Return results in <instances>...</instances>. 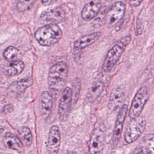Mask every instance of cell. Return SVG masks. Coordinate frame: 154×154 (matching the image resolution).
I'll return each mask as SVG.
<instances>
[{"label":"cell","mask_w":154,"mask_h":154,"mask_svg":"<svg viewBox=\"0 0 154 154\" xmlns=\"http://www.w3.org/2000/svg\"><path fill=\"white\" fill-rule=\"evenodd\" d=\"M69 68L64 62H58L49 69L48 74V85L54 93H58L63 90L68 76Z\"/></svg>","instance_id":"1"},{"label":"cell","mask_w":154,"mask_h":154,"mask_svg":"<svg viewBox=\"0 0 154 154\" xmlns=\"http://www.w3.org/2000/svg\"><path fill=\"white\" fill-rule=\"evenodd\" d=\"M63 32L57 24H47L38 28L34 36L42 46H51L57 43L61 38Z\"/></svg>","instance_id":"2"},{"label":"cell","mask_w":154,"mask_h":154,"mask_svg":"<svg viewBox=\"0 0 154 154\" xmlns=\"http://www.w3.org/2000/svg\"><path fill=\"white\" fill-rule=\"evenodd\" d=\"M131 41V37L125 35L120 38L108 52L102 66L105 72H109L117 63L124 51Z\"/></svg>","instance_id":"3"},{"label":"cell","mask_w":154,"mask_h":154,"mask_svg":"<svg viewBox=\"0 0 154 154\" xmlns=\"http://www.w3.org/2000/svg\"><path fill=\"white\" fill-rule=\"evenodd\" d=\"M105 141V128L97 126L93 131L88 143V154H102Z\"/></svg>","instance_id":"4"},{"label":"cell","mask_w":154,"mask_h":154,"mask_svg":"<svg viewBox=\"0 0 154 154\" xmlns=\"http://www.w3.org/2000/svg\"><path fill=\"white\" fill-rule=\"evenodd\" d=\"M149 97V93L146 87H142L137 91L129 111V116L131 119H134L140 116Z\"/></svg>","instance_id":"5"},{"label":"cell","mask_w":154,"mask_h":154,"mask_svg":"<svg viewBox=\"0 0 154 154\" xmlns=\"http://www.w3.org/2000/svg\"><path fill=\"white\" fill-rule=\"evenodd\" d=\"M146 126V120L142 117H138L132 120L129 123L125 133V140L128 143L131 144L141 136L144 132Z\"/></svg>","instance_id":"6"},{"label":"cell","mask_w":154,"mask_h":154,"mask_svg":"<svg viewBox=\"0 0 154 154\" xmlns=\"http://www.w3.org/2000/svg\"><path fill=\"white\" fill-rule=\"evenodd\" d=\"M73 97L71 88L66 87L62 91L58 107V114L61 121H66L69 117Z\"/></svg>","instance_id":"7"},{"label":"cell","mask_w":154,"mask_h":154,"mask_svg":"<svg viewBox=\"0 0 154 154\" xmlns=\"http://www.w3.org/2000/svg\"><path fill=\"white\" fill-rule=\"evenodd\" d=\"M128 111V107L126 104H124L122 106L118 116L117 117V119L115 123L114 128L112 133V137L111 139V147L112 148H116L121 138L122 130L123 128V125L125 123V120L126 117V115Z\"/></svg>","instance_id":"8"},{"label":"cell","mask_w":154,"mask_h":154,"mask_svg":"<svg viewBox=\"0 0 154 154\" xmlns=\"http://www.w3.org/2000/svg\"><path fill=\"white\" fill-rule=\"evenodd\" d=\"M126 11V5L122 1L114 2L108 9L105 16L106 23L110 26L117 25L123 17Z\"/></svg>","instance_id":"9"},{"label":"cell","mask_w":154,"mask_h":154,"mask_svg":"<svg viewBox=\"0 0 154 154\" xmlns=\"http://www.w3.org/2000/svg\"><path fill=\"white\" fill-rule=\"evenodd\" d=\"M61 144V132L57 125L52 126L49 132L46 149L48 154H58Z\"/></svg>","instance_id":"10"},{"label":"cell","mask_w":154,"mask_h":154,"mask_svg":"<svg viewBox=\"0 0 154 154\" xmlns=\"http://www.w3.org/2000/svg\"><path fill=\"white\" fill-rule=\"evenodd\" d=\"M131 154H154V134L145 135Z\"/></svg>","instance_id":"11"},{"label":"cell","mask_w":154,"mask_h":154,"mask_svg":"<svg viewBox=\"0 0 154 154\" xmlns=\"http://www.w3.org/2000/svg\"><path fill=\"white\" fill-rule=\"evenodd\" d=\"M64 17L65 11L61 7L49 10L41 15L42 20L47 23V24H57L61 22Z\"/></svg>","instance_id":"12"},{"label":"cell","mask_w":154,"mask_h":154,"mask_svg":"<svg viewBox=\"0 0 154 154\" xmlns=\"http://www.w3.org/2000/svg\"><path fill=\"white\" fill-rule=\"evenodd\" d=\"M102 2L100 0H91L83 7L81 17L85 21H90L95 17L100 10Z\"/></svg>","instance_id":"13"},{"label":"cell","mask_w":154,"mask_h":154,"mask_svg":"<svg viewBox=\"0 0 154 154\" xmlns=\"http://www.w3.org/2000/svg\"><path fill=\"white\" fill-rule=\"evenodd\" d=\"M125 93L123 89L117 87L113 88L111 92L109 101L108 108L111 111H116L121 106L125 99Z\"/></svg>","instance_id":"14"},{"label":"cell","mask_w":154,"mask_h":154,"mask_svg":"<svg viewBox=\"0 0 154 154\" xmlns=\"http://www.w3.org/2000/svg\"><path fill=\"white\" fill-rule=\"evenodd\" d=\"M52 97L47 91H43L40 99V111L43 119H47L51 115L52 108Z\"/></svg>","instance_id":"15"},{"label":"cell","mask_w":154,"mask_h":154,"mask_svg":"<svg viewBox=\"0 0 154 154\" xmlns=\"http://www.w3.org/2000/svg\"><path fill=\"white\" fill-rule=\"evenodd\" d=\"M104 83L99 79H96L90 84L87 93L86 99L90 103L94 102L100 96L104 90Z\"/></svg>","instance_id":"16"},{"label":"cell","mask_w":154,"mask_h":154,"mask_svg":"<svg viewBox=\"0 0 154 154\" xmlns=\"http://www.w3.org/2000/svg\"><path fill=\"white\" fill-rule=\"evenodd\" d=\"M101 35V32H97L94 33H91L89 34L85 35L78 38L73 43L74 48L76 50H82L87 46L91 45L97 40Z\"/></svg>","instance_id":"17"},{"label":"cell","mask_w":154,"mask_h":154,"mask_svg":"<svg viewBox=\"0 0 154 154\" xmlns=\"http://www.w3.org/2000/svg\"><path fill=\"white\" fill-rule=\"evenodd\" d=\"M3 142L7 147L14 150L21 154H23L25 152L24 146L22 141L13 134H5L4 137Z\"/></svg>","instance_id":"18"},{"label":"cell","mask_w":154,"mask_h":154,"mask_svg":"<svg viewBox=\"0 0 154 154\" xmlns=\"http://www.w3.org/2000/svg\"><path fill=\"white\" fill-rule=\"evenodd\" d=\"M3 56L7 61L10 63L20 61L22 58L20 51L12 46H10L6 48L3 53Z\"/></svg>","instance_id":"19"},{"label":"cell","mask_w":154,"mask_h":154,"mask_svg":"<svg viewBox=\"0 0 154 154\" xmlns=\"http://www.w3.org/2000/svg\"><path fill=\"white\" fill-rule=\"evenodd\" d=\"M32 84V80L31 78H25L12 84L10 87V89L13 92L20 93H23L26 88L31 86Z\"/></svg>","instance_id":"20"},{"label":"cell","mask_w":154,"mask_h":154,"mask_svg":"<svg viewBox=\"0 0 154 154\" xmlns=\"http://www.w3.org/2000/svg\"><path fill=\"white\" fill-rule=\"evenodd\" d=\"M19 134L23 144L27 147L30 146L32 141V135L30 129L26 126L21 127L19 130Z\"/></svg>","instance_id":"21"},{"label":"cell","mask_w":154,"mask_h":154,"mask_svg":"<svg viewBox=\"0 0 154 154\" xmlns=\"http://www.w3.org/2000/svg\"><path fill=\"white\" fill-rule=\"evenodd\" d=\"M25 67V64L21 60L11 63L7 69V73L10 76L17 75L20 73Z\"/></svg>","instance_id":"22"},{"label":"cell","mask_w":154,"mask_h":154,"mask_svg":"<svg viewBox=\"0 0 154 154\" xmlns=\"http://www.w3.org/2000/svg\"><path fill=\"white\" fill-rule=\"evenodd\" d=\"M35 1V0H17V8L20 11H25L31 7Z\"/></svg>","instance_id":"23"},{"label":"cell","mask_w":154,"mask_h":154,"mask_svg":"<svg viewBox=\"0 0 154 154\" xmlns=\"http://www.w3.org/2000/svg\"><path fill=\"white\" fill-rule=\"evenodd\" d=\"M144 0H129V4L131 7H138Z\"/></svg>","instance_id":"24"},{"label":"cell","mask_w":154,"mask_h":154,"mask_svg":"<svg viewBox=\"0 0 154 154\" xmlns=\"http://www.w3.org/2000/svg\"><path fill=\"white\" fill-rule=\"evenodd\" d=\"M54 0H41L42 3L44 5H50Z\"/></svg>","instance_id":"25"},{"label":"cell","mask_w":154,"mask_h":154,"mask_svg":"<svg viewBox=\"0 0 154 154\" xmlns=\"http://www.w3.org/2000/svg\"><path fill=\"white\" fill-rule=\"evenodd\" d=\"M67 154H78L76 152H74V151H72V152H68Z\"/></svg>","instance_id":"26"}]
</instances>
